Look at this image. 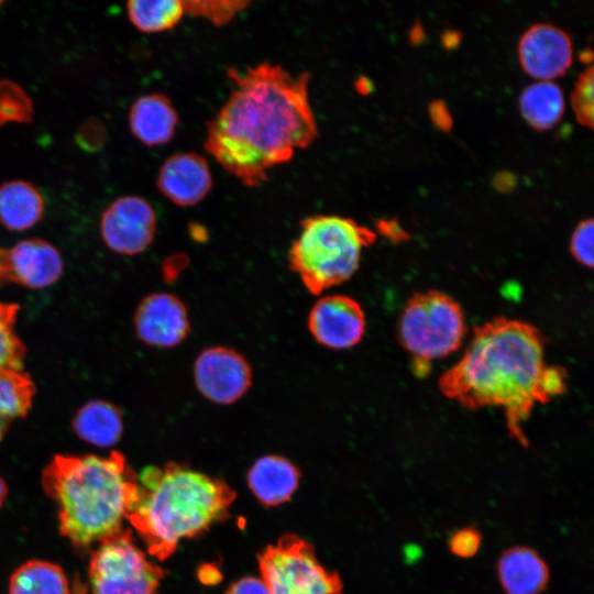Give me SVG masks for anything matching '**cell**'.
Instances as JSON below:
<instances>
[{
    "instance_id": "6da1fadb",
    "label": "cell",
    "mask_w": 594,
    "mask_h": 594,
    "mask_svg": "<svg viewBox=\"0 0 594 594\" xmlns=\"http://www.w3.org/2000/svg\"><path fill=\"white\" fill-rule=\"evenodd\" d=\"M228 99L208 122L204 146L246 187L267 180L268 170L289 162L318 136L309 100L310 74H292L264 62L239 72Z\"/></svg>"
},
{
    "instance_id": "7a4b0ae2",
    "label": "cell",
    "mask_w": 594,
    "mask_h": 594,
    "mask_svg": "<svg viewBox=\"0 0 594 594\" xmlns=\"http://www.w3.org/2000/svg\"><path fill=\"white\" fill-rule=\"evenodd\" d=\"M546 339L535 326L505 317L474 328L461 360L439 378L442 394L463 407L503 409L510 436L527 447L522 425L538 404L565 391L564 369L544 362Z\"/></svg>"
},
{
    "instance_id": "3957f363",
    "label": "cell",
    "mask_w": 594,
    "mask_h": 594,
    "mask_svg": "<svg viewBox=\"0 0 594 594\" xmlns=\"http://www.w3.org/2000/svg\"><path fill=\"white\" fill-rule=\"evenodd\" d=\"M41 483L56 506L61 535L87 549L123 530L139 475L118 451L58 454L43 470Z\"/></svg>"
},
{
    "instance_id": "277c9868",
    "label": "cell",
    "mask_w": 594,
    "mask_h": 594,
    "mask_svg": "<svg viewBox=\"0 0 594 594\" xmlns=\"http://www.w3.org/2000/svg\"><path fill=\"white\" fill-rule=\"evenodd\" d=\"M235 492L226 481L169 462L147 466L139 475L127 518L160 561L169 558L184 538H193L229 516Z\"/></svg>"
},
{
    "instance_id": "5b68a950",
    "label": "cell",
    "mask_w": 594,
    "mask_h": 594,
    "mask_svg": "<svg viewBox=\"0 0 594 594\" xmlns=\"http://www.w3.org/2000/svg\"><path fill=\"white\" fill-rule=\"evenodd\" d=\"M375 239L374 231L351 218L311 216L300 222L288 263L306 289L318 295L348 280L359 268L362 250Z\"/></svg>"
},
{
    "instance_id": "8992f818",
    "label": "cell",
    "mask_w": 594,
    "mask_h": 594,
    "mask_svg": "<svg viewBox=\"0 0 594 594\" xmlns=\"http://www.w3.org/2000/svg\"><path fill=\"white\" fill-rule=\"evenodd\" d=\"M466 333L460 305L439 290L415 293L406 302L398 323V338L414 360V369L426 373L430 362L457 351Z\"/></svg>"
},
{
    "instance_id": "52a82bcc",
    "label": "cell",
    "mask_w": 594,
    "mask_h": 594,
    "mask_svg": "<svg viewBox=\"0 0 594 594\" xmlns=\"http://www.w3.org/2000/svg\"><path fill=\"white\" fill-rule=\"evenodd\" d=\"M258 568L270 594H343L340 575L321 565L314 546L295 534L263 549Z\"/></svg>"
},
{
    "instance_id": "ba28073f",
    "label": "cell",
    "mask_w": 594,
    "mask_h": 594,
    "mask_svg": "<svg viewBox=\"0 0 594 594\" xmlns=\"http://www.w3.org/2000/svg\"><path fill=\"white\" fill-rule=\"evenodd\" d=\"M164 575L135 546L130 529L98 543L89 558L91 594H156Z\"/></svg>"
},
{
    "instance_id": "9c48e42d",
    "label": "cell",
    "mask_w": 594,
    "mask_h": 594,
    "mask_svg": "<svg viewBox=\"0 0 594 594\" xmlns=\"http://www.w3.org/2000/svg\"><path fill=\"white\" fill-rule=\"evenodd\" d=\"M194 380L199 393L208 400L228 405L237 402L252 384V371L246 359L227 346H211L197 356Z\"/></svg>"
},
{
    "instance_id": "30bf717a",
    "label": "cell",
    "mask_w": 594,
    "mask_h": 594,
    "mask_svg": "<svg viewBox=\"0 0 594 594\" xmlns=\"http://www.w3.org/2000/svg\"><path fill=\"white\" fill-rule=\"evenodd\" d=\"M156 213L151 204L139 196H123L102 213L100 232L103 242L116 253L135 255L154 240Z\"/></svg>"
},
{
    "instance_id": "8fae6325",
    "label": "cell",
    "mask_w": 594,
    "mask_h": 594,
    "mask_svg": "<svg viewBox=\"0 0 594 594\" xmlns=\"http://www.w3.org/2000/svg\"><path fill=\"white\" fill-rule=\"evenodd\" d=\"M308 329L321 345L345 350L362 340L365 315L362 306L352 297L328 295L312 306L308 316Z\"/></svg>"
},
{
    "instance_id": "7c38bea8",
    "label": "cell",
    "mask_w": 594,
    "mask_h": 594,
    "mask_svg": "<svg viewBox=\"0 0 594 594\" xmlns=\"http://www.w3.org/2000/svg\"><path fill=\"white\" fill-rule=\"evenodd\" d=\"M134 327L141 341L158 348L182 343L190 330L186 306L168 293L146 296L136 309Z\"/></svg>"
},
{
    "instance_id": "4fadbf2b",
    "label": "cell",
    "mask_w": 594,
    "mask_h": 594,
    "mask_svg": "<svg viewBox=\"0 0 594 594\" xmlns=\"http://www.w3.org/2000/svg\"><path fill=\"white\" fill-rule=\"evenodd\" d=\"M518 54L526 73L540 80H550L562 75L570 66L572 41L562 29L537 23L520 37Z\"/></svg>"
},
{
    "instance_id": "5bb4252c",
    "label": "cell",
    "mask_w": 594,
    "mask_h": 594,
    "mask_svg": "<svg viewBox=\"0 0 594 594\" xmlns=\"http://www.w3.org/2000/svg\"><path fill=\"white\" fill-rule=\"evenodd\" d=\"M213 185L206 157L194 152L176 153L161 166L156 186L161 194L179 207L201 202Z\"/></svg>"
},
{
    "instance_id": "9a60e30c",
    "label": "cell",
    "mask_w": 594,
    "mask_h": 594,
    "mask_svg": "<svg viewBox=\"0 0 594 594\" xmlns=\"http://www.w3.org/2000/svg\"><path fill=\"white\" fill-rule=\"evenodd\" d=\"M10 283L40 289L54 284L63 273L58 250L42 239H26L9 249Z\"/></svg>"
},
{
    "instance_id": "2e32d148",
    "label": "cell",
    "mask_w": 594,
    "mask_h": 594,
    "mask_svg": "<svg viewBox=\"0 0 594 594\" xmlns=\"http://www.w3.org/2000/svg\"><path fill=\"white\" fill-rule=\"evenodd\" d=\"M177 124L178 113L164 94L143 95L130 109L131 133L146 146L168 143L175 135Z\"/></svg>"
},
{
    "instance_id": "e0dca14e",
    "label": "cell",
    "mask_w": 594,
    "mask_h": 594,
    "mask_svg": "<svg viewBox=\"0 0 594 594\" xmlns=\"http://www.w3.org/2000/svg\"><path fill=\"white\" fill-rule=\"evenodd\" d=\"M497 575L506 594H541L549 582V568L535 550L517 546L501 554Z\"/></svg>"
},
{
    "instance_id": "ac0fdd59",
    "label": "cell",
    "mask_w": 594,
    "mask_h": 594,
    "mask_svg": "<svg viewBox=\"0 0 594 594\" xmlns=\"http://www.w3.org/2000/svg\"><path fill=\"white\" fill-rule=\"evenodd\" d=\"M300 472L288 459L265 455L255 461L248 473L249 487L265 506L290 499L297 490Z\"/></svg>"
},
{
    "instance_id": "d6986e66",
    "label": "cell",
    "mask_w": 594,
    "mask_h": 594,
    "mask_svg": "<svg viewBox=\"0 0 594 594\" xmlns=\"http://www.w3.org/2000/svg\"><path fill=\"white\" fill-rule=\"evenodd\" d=\"M40 190L26 180H10L0 186V223L11 231H24L44 213Z\"/></svg>"
},
{
    "instance_id": "ffe728a7",
    "label": "cell",
    "mask_w": 594,
    "mask_h": 594,
    "mask_svg": "<svg viewBox=\"0 0 594 594\" xmlns=\"http://www.w3.org/2000/svg\"><path fill=\"white\" fill-rule=\"evenodd\" d=\"M72 426L82 441L101 448L114 446L123 432L120 410L114 405L100 399L82 405L76 411Z\"/></svg>"
},
{
    "instance_id": "44dd1931",
    "label": "cell",
    "mask_w": 594,
    "mask_h": 594,
    "mask_svg": "<svg viewBox=\"0 0 594 594\" xmlns=\"http://www.w3.org/2000/svg\"><path fill=\"white\" fill-rule=\"evenodd\" d=\"M519 108L532 127L548 129L560 120L564 111L562 89L552 80H537L521 91Z\"/></svg>"
},
{
    "instance_id": "7402d4cb",
    "label": "cell",
    "mask_w": 594,
    "mask_h": 594,
    "mask_svg": "<svg viewBox=\"0 0 594 594\" xmlns=\"http://www.w3.org/2000/svg\"><path fill=\"white\" fill-rule=\"evenodd\" d=\"M9 594H72L64 570L50 561L30 560L12 573Z\"/></svg>"
},
{
    "instance_id": "603a6c76",
    "label": "cell",
    "mask_w": 594,
    "mask_h": 594,
    "mask_svg": "<svg viewBox=\"0 0 594 594\" xmlns=\"http://www.w3.org/2000/svg\"><path fill=\"white\" fill-rule=\"evenodd\" d=\"M35 386L21 371H0V441L10 425L24 417L33 402Z\"/></svg>"
},
{
    "instance_id": "cb8c5ba5",
    "label": "cell",
    "mask_w": 594,
    "mask_h": 594,
    "mask_svg": "<svg viewBox=\"0 0 594 594\" xmlns=\"http://www.w3.org/2000/svg\"><path fill=\"white\" fill-rule=\"evenodd\" d=\"M130 22L141 32L158 33L176 26L185 15L180 0H133L127 3Z\"/></svg>"
},
{
    "instance_id": "d4e9b609",
    "label": "cell",
    "mask_w": 594,
    "mask_h": 594,
    "mask_svg": "<svg viewBox=\"0 0 594 594\" xmlns=\"http://www.w3.org/2000/svg\"><path fill=\"white\" fill-rule=\"evenodd\" d=\"M18 306L0 301V371H21L25 348L14 326Z\"/></svg>"
},
{
    "instance_id": "484cf974",
    "label": "cell",
    "mask_w": 594,
    "mask_h": 594,
    "mask_svg": "<svg viewBox=\"0 0 594 594\" xmlns=\"http://www.w3.org/2000/svg\"><path fill=\"white\" fill-rule=\"evenodd\" d=\"M33 114V102L26 91L13 80H0V127L30 123Z\"/></svg>"
},
{
    "instance_id": "4316f807",
    "label": "cell",
    "mask_w": 594,
    "mask_h": 594,
    "mask_svg": "<svg viewBox=\"0 0 594 594\" xmlns=\"http://www.w3.org/2000/svg\"><path fill=\"white\" fill-rule=\"evenodd\" d=\"M249 6L248 1H184L185 14L208 20L217 26L229 23L240 11Z\"/></svg>"
},
{
    "instance_id": "83f0119b",
    "label": "cell",
    "mask_w": 594,
    "mask_h": 594,
    "mask_svg": "<svg viewBox=\"0 0 594 594\" xmlns=\"http://www.w3.org/2000/svg\"><path fill=\"white\" fill-rule=\"evenodd\" d=\"M593 67L588 66L582 72L571 96L572 107L580 123L593 127Z\"/></svg>"
},
{
    "instance_id": "f1b7e54d",
    "label": "cell",
    "mask_w": 594,
    "mask_h": 594,
    "mask_svg": "<svg viewBox=\"0 0 594 594\" xmlns=\"http://www.w3.org/2000/svg\"><path fill=\"white\" fill-rule=\"evenodd\" d=\"M593 219L581 221L574 229L571 241L570 251L574 258L586 267H592L593 260Z\"/></svg>"
},
{
    "instance_id": "f546056e",
    "label": "cell",
    "mask_w": 594,
    "mask_h": 594,
    "mask_svg": "<svg viewBox=\"0 0 594 594\" xmlns=\"http://www.w3.org/2000/svg\"><path fill=\"white\" fill-rule=\"evenodd\" d=\"M481 534L474 527L457 530L449 539L450 551L460 558H471L477 553L481 546Z\"/></svg>"
},
{
    "instance_id": "4dcf8cb0",
    "label": "cell",
    "mask_w": 594,
    "mask_h": 594,
    "mask_svg": "<svg viewBox=\"0 0 594 594\" xmlns=\"http://www.w3.org/2000/svg\"><path fill=\"white\" fill-rule=\"evenodd\" d=\"M107 141V130L102 122L90 119L81 124L76 134L77 144L88 152L100 150Z\"/></svg>"
},
{
    "instance_id": "1f68e13d",
    "label": "cell",
    "mask_w": 594,
    "mask_h": 594,
    "mask_svg": "<svg viewBox=\"0 0 594 594\" xmlns=\"http://www.w3.org/2000/svg\"><path fill=\"white\" fill-rule=\"evenodd\" d=\"M226 594H270L262 579L246 576L233 583Z\"/></svg>"
},
{
    "instance_id": "d6a6232c",
    "label": "cell",
    "mask_w": 594,
    "mask_h": 594,
    "mask_svg": "<svg viewBox=\"0 0 594 594\" xmlns=\"http://www.w3.org/2000/svg\"><path fill=\"white\" fill-rule=\"evenodd\" d=\"M429 112L433 122L442 130H448L452 124L450 112L442 101H433L430 105Z\"/></svg>"
},
{
    "instance_id": "836d02e7",
    "label": "cell",
    "mask_w": 594,
    "mask_h": 594,
    "mask_svg": "<svg viewBox=\"0 0 594 594\" xmlns=\"http://www.w3.org/2000/svg\"><path fill=\"white\" fill-rule=\"evenodd\" d=\"M377 228L389 238L402 239L405 234L403 230L399 228V226L396 223V221H392V220H380L377 222Z\"/></svg>"
},
{
    "instance_id": "e575fe53",
    "label": "cell",
    "mask_w": 594,
    "mask_h": 594,
    "mask_svg": "<svg viewBox=\"0 0 594 594\" xmlns=\"http://www.w3.org/2000/svg\"><path fill=\"white\" fill-rule=\"evenodd\" d=\"M10 283L9 249L0 248V286Z\"/></svg>"
},
{
    "instance_id": "d590c367",
    "label": "cell",
    "mask_w": 594,
    "mask_h": 594,
    "mask_svg": "<svg viewBox=\"0 0 594 594\" xmlns=\"http://www.w3.org/2000/svg\"><path fill=\"white\" fill-rule=\"evenodd\" d=\"M443 44L448 47H453L460 41V34L455 31H447L442 36Z\"/></svg>"
},
{
    "instance_id": "8d00e7d4",
    "label": "cell",
    "mask_w": 594,
    "mask_h": 594,
    "mask_svg": "<svg viewBox=\"0 0 594 594\" xmlns=\"http://www.w3.org/2000/svg\"><path fill=\"white\" fill-rule=\"evenodd\" d=\"M8 495V486L4 480L0 476V509L2 508Z\"/></svg>"
},
{
    "instance_id": "74e56055",
    "label": "cell",
    "mask_w": 594,
    "mask_h": 594,
    "mask_svg": "<svg viewBox=\"0 0 594 594\" xmlns=\"http://www.w3.org/2000/svg\"><path fill=\"white\" fill-rule=\"evenodd\" d=\"M356 88L359 90H362L363 94H366L369 92V90L371 89V84H370V80L366 79V78H361L358 80V84H356Z\"/></svg>"
},
{
    "instance_id": "f35d334b",
    "label": "cell",
    "mask_w": 594,
    "mask_h": 594,
    "mask_svg": "<svg viewBox=\"0 0 594 594\" xmlns=\"http://www.w3.org/2000/svg\"><path fill=\"white\" fill-rule=\"evenodd\" d=\"M410 37L414 41H420L424 37V32L420 25H415L410 32Z\"/></svg>"
},
{
    "instance_id": "ab89813d",
    "label": "cell",
    "mask_w": 594,
    "mask_h": 594,
    "mask_svg": "<svg viewBox=\"0 0 594 594\" xmlns=\"http://www.w3.org/2000/svg\"><path fill=\"white\" fill-rule=\"evenodd\" d=\"M592 57H593V55H592V51H591L590 48H587L586 51H585V50L582 51L581 54H580V58H581V61L584 62V63H585V62H586V63L591 62V61H592Z\"/></svg>"
},
{
    "instance_id": "60d3db41",
    "label": "cell",
    "mask_w": 594,
    "mask_h": 594,
    "mask_svg": "<svg viewBox=\"0 0 594 594\" xmlns=\"http://www.w3.org/2000/svg\"><path fill=\"white\" fill-rule=\"evenodd\" d=\"M2 4H3V1L0 0V6H2Z\"/></svg>"
}]
</instances>
